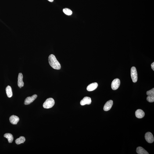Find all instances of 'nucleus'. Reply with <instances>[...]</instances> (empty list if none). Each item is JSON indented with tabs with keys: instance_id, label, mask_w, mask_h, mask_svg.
<instances>
[{
	"instance_id": "nucleus-21",
	"label": "nucleus",
	"mask_w": 154,
	"mask_h": 154,
	"mask_svg": "<svg viewBox=\"0 0 154 154\" xmlns=\"http://www.w3.org/2000/svg\"><path fill=\"white\" fill-rule=\"evenodd\" d=\"M48 0L50 2H53L54 0Z\"/></svg>"
},
{
	"instance_id": "nucleus-18",
	"label": "nucleus",
	"mask_w": 154,
	"mask_h": 154,
	"mask_svg": "<svg viewBox=\"0 0 154 154\" xmlns=\"http://www.w3.org/2000/svg\"><path fill=\"white\" fill-rule=\"evenodd\" d=\"M147 100L148 102H153L154 101V95H149L147 97Z\"/></svg>"
},
{
	"instance_id": "nucleus-3",
	"label": "nucleus",
	"mask_w": 154,
	"mask_h": 154,
	"mask_svg": "<svg viewBox=\"0 0 154 154\" xmlns=\"http://www.w3.org/2000/svg\"><path fill=\"white\" fill-rule=\"evenodd\" d=\"M131 76L132 80L134 83H136L138 80V74L136 68L133 66L131 69Z\"/></svg>"
},
{
	"instance_id": "nucleus-10",
	"label": "nucleus",
	"mask_w": 154,
	"mask_h": 154,
	"mask_svg": "<svg viewBox=\"0 0 154 154\" xmlns=\"http://www.w3.org/2000/svg\"><path fill=\"white\" fill-rule=\"evenodd\" d=\"M19 120V118L14 115L11 116L9 118L10 122L13 124H17Z\"/></svg>"
},
{
	"instance_id": "nucleus-7",
	"label": "nucleus",
	"mask_w": 154,
	"mask_h": 154,
	"mask_svg": "<svg viewBox=\"0 0 154 154\" xmlns=\"http://www.w3.org/2000/svg\"><path fill=\"white\" fill-rule=\"evenodd\" d=\"M92 101L91 98L90 97H84L83 99L81 100L80 102V104L82 106L88 105L91 104Z\"/></svg>"
},
{
	"instance_id": "nucleus-13",
	"label": "nucleus",
	"mask_w": 154,
	"mask_h": 154,
	"mask_svg": "<svg viewBox=\"0 0 154 154\" xmlns=\"http://www.w3.org/2000/svg\"><path fill=\"white\" fill-rule=\"evenodd\" d=\"M7 96L8 98H11L13 95L12 88L10 86H8L5 89Z\"/></svg>"
},
{
	"instance_id": "nucleus-11",
	"label": "nucleus",
	"mask_w": 154,
	"mask_h": 154,
	"mask_svg": "<svg viewBox=\"0 0 154 154\" xmlns=\"http://www.w3.org/2000/svg\"><path fill=\"white\" fill-rule=\"evenodd\" d=\"M98 84L97 83H94L90 84L87 87V90L89 91H94L98 86Z\"/></svg>"
},
{
	"instance_id": "nucleus-14",
	"label": "nucleus",
	"mask_w": 154,
	"mask_h": 154,
	"mask_svg": "<svg viewBox=\"0 0 154 154\" xmlns=\"http://www.w3.org/2000/svg\"><path fill=\"white\" fill-rule=\"evenodd\" d=\"M136 152L138 154H149L145 150L141 147H138L137 148Z\"/></svg>"
},
{
	"instance_id": "nucleus-2",
	"label": "nucleus",
	"mask_w": 154,
	"mask_h": 154,
	"mask_svg": "<svg viewBox=\"0 0 154 154\" xmlns=\"http://www.w3.org/2000/svg\"><path fill=\"white\" fill-rule=\"evenodd\" d=\"M54 100L52 98H48L44 103L43 106L45 109H48L52 108L54 105Z\"/></svg>"
},
{
	"instance_id": "nucleus-17",
	"label": "nucleus",
	"mask_w": 154,
	"mask_h": 154,
	"mask_svg": "<svg viewBox=\"0 0 154 154\" xmlns=\"http://www.w3.org/2000/svg\"><path fill=\"white\" fill-rule=\"evenodd\" d=\"M63 12L65 14L68 16L71 15L73 13L72 11L67 8H65L63 9Z\"/></svg>"
},
{
	"instance_id": "nucleus-8",
	"label": "nucleus",
	"mask_w": 154,
	"mask_h": 154,
	"mask_svg": "<svg viewBox=\"0 0 154 154\" xmlns=\"http://www.w3.org/2000/svg\"><path fill=\"white\" fill-rule=\"evenodd\" d=\"M113 105V101L112 100H110L106 102L104 106V110L107 111H109Z\"/></svg>"
},
{
	"instance_id": "nucleus-20",
	"label": "nucleus",
	"mask_w": 154,
	"mask_h": 154,
	"mask_svg": "<svg viewBox=\"0 0 154 154\" xmlns=\"http://www.w3.org/2000/svg\"><path fill=\"white\" fill-rule=\"evenodd\" d=\"M151 67L152 70H154V62H153L151 65Z\"/></svg>"
},
{
	"instance_id": "nucleus-9",
	"label": "nucleus",
	"mask_w": 154,
	"mask_h": 154,
	"mask_svg": "<svg viewBox=\"0 0 154 154\" xmlns=\"http://www.w3.org/2000/svg\"><path fill=\"white\" fill-rule=\"evenodd\" d=\"M23 75L22 73H19L18 78V85L19 88H21L24 86V83L23 81Z\"/></svg>"
},
{
	"instance_id": "nucleus-5",
	"label": "nucleus",
	"mask_w": 154,
	"mask_h": 154,
	"mask_svg": "<svg viewBox=\"0 0 154 154\" xmlns=\"http://www.w3.org/2000/svg\"><path fill=\"white\" fill-rule=\"evenodd\" d=\"M37 96L36 95H33L31 97H28L25 100L24 104L25 105H28L32 103L36 98Z\"/></svg>"
},
{
	"instance_id": "nucleus-12",
	"label": "nucleus",
	"mask_w": 154,
	"mask_h": 154,
	"mask_svg": "<svg viewBox=\"0 0 154 154\" xmlns=\"http://www.w3.org/2000/svg\"><path fill=\"white\" fill-rule=\"evenodd\" d=\"M136 117L138 119H141L145 115V113L141 109L137 110L135 112Z\"/></svg>"
},
{
	"instance_id": "nucleus-1",
	"label": "nucleus",
	"mask_w": 154,
	"mask_h": 154,
	"mask_svg": "<svg viewBox=\"0 0 154 154\" xmlns=\"http://www.w3.org/2000/svg\"><path fill=\"white\" fill-rule=\"evenodd\" d=\"M49 64L53 69L59 70L61 68L60 63L57 60L55 55L53 54L50 55L48 58Z\"/></svg>"
},
{
	"instance_id": "nucleus-6",
	"label": "nucleus",
	"mask_w": 154,
	"mask_h": 154,
	"mask_svg": "<svg viewBox=\"0 0 154 154\" xmlns=\"http://www.w3.org/2000/svg\"><path fill=\"white\" fill-rule=\"evenodd\" d=\"M146 141L150 143H152L154 141V137L152 133L150 132H148L145 133V136Z\"/></svg>"
},
{
	"instance_id": "nucleus-16",
	"label": "nucleus",
	"mask_w": 154,
	"mask_h": 154,
	"mask_svg": "<svg viewBox=\"0 0 154 154\" xmlns=\"http://www.w3.org/2000/svg\"><path fill=\"white\" fill-rule=\"evenodd\" d=\"M26 141V139L24 137L20 136L17 138L15 141L16 144L18 145H20L22 143H23Z\"/></svg>"
},
{
	"instance_id": "nucleus-19",
	"label": "nucleus",
	"mask_w": 154,
	"mask_h": 154,
	"mask_svg": "<svg viewBox=\"0 0 154 154\" xmlns=\"http://www.w3.org/2000/svg\"><path fill=\"white\" fill-rule=\"evenodd\" d=\"M147 95H154V88H153L152 89L147 92Z\"/></svg>"
},
{
	"instance_id": "nucleus-15",
	"label": "nucleus",
	"mask_w": 154,
	"mask_h": 154,
	"mask_svg": "<svg viewBox=\"0 0 154 154\" xmlns=\"http://www.w3.org/2000/svg\"><path fill=\"white\" fill-rule=\"evenodd\" d=\"M4 137L7 139L8 142L9 143H12L13 141V136L10 133H6L4 135Z\"/></svg>"
},
{
	"instance_id": "nucleus-4",
	"label": "nucleus",
	"mask_w": 154,
	"mask_h": 154,
	"mask_svg": "<svg viewBox=\"0 0 154 154\" xmlns=\"http://www.w3.org/2000/svg\"><path fill=\"white\" fill-rule=\"evenodd\" d=\"M120 80L119 79L116 78L114 80L111 84L112 89L115 90L117 89L120 86Z\"/></svg>"
}]
</instances>
